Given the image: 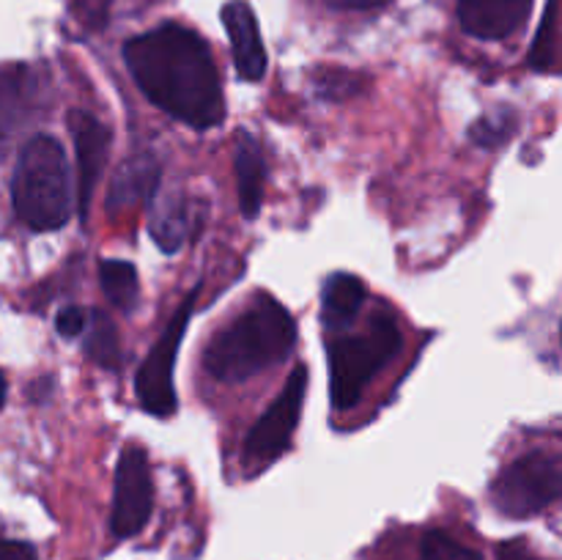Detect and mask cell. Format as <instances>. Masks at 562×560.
Instances as JSON below:
<instances>
[{
  "label": "cell",
  "mask_w": 562,
  "mask_h": 560,
  "mask_svg": "<svg viewBox=\"0 0 562 560\" xmlns=\"http://www.w3.org/2000/svg\"><path fill=\"white\" fill-rule=\"evenodd\" d=\"M420 560H483V555L456 541L445 530H431L420 541Z\"/></svg>",
  "instance_id": "21"
},
{
  "label": "cell",
  "mask_w": 562,
  "mask_h": 560,
  "mask_svg": "<svg viewBox=\"0 0 562 560\" xmlns=\"http://www.w3.org/2000/svg\"><path fill=\"white\" fill-rule=\"evenodd\" d=\"M497 560H543V558H538L525 541H505L503 547L497 549Z\"/></svg>",
  "instance_id": "25"
},
{
  "label": "cell",
  "mask_w": 562,
  "mask_h": 560,
  "mask_svg": "<svg viewBox=\"0 0 562 560\" xmlns=\"http://www.w3.org/2000/svg\"><path fill=\"white\" fill-rule=\"evenodd\" d=\"M362 302H366V285L357 275H333L322 291V324L329 329L349 327L362 311Z\"/></svg>",
  "instance_id": "15"
},
{
  "label": "cell",
  "mask_w": 562,
  "mask_h": 560,
  "mask_svg": "<svg viewBox=\"0 0 562 560\" xmlns=\"http://www.w3.org/2000/svg\"><path fill=\"white\" fill-rule=\"evenodd\" d=\"M55 329H58V335H64V338H77V335L86 329V313L75 305L64 307V311H58V316H55Z\"/></svg>",
  "instance_id": "24"
},
{
  "label": "cell",
  "mask_w": 562,
  "mask_h": 560,
  "mask_svg": "<svg viewBox=\"0 0 562 560\" xmlns=\"http://www.w3.org/2000/svg\"><path fill=\"white\" fill-rule=\"evenodd\" d=\"M560 58V5L558 0H549L547 14H543L541 31L530 49V66L538 71H554Z\"/></svg>",
  "instance_id": "19"
},
{
  "label": "cell",
  "mask_w": 562,
  "mask_h": 560,
  "mask_svg": "<svg viewBox=\"0 0 562 560\" xmlns=\"http://www.w3.org/2000/svg\"><path fill=\"white\" fill-rule=\"evenodd\" d=\"M562 492V464L554 453H527L510 461L492 483L494 508L510 519L547 511Z\"/></svg>",
  "instance_id": "5"
},
{
  "label": "cell",
  "mask_w": 562,
  "mask_h": 560,
  "mask_svg": "<svg viewBox=\"0 0 562 560\" xmlns=\"http://www.w3.org/2000/svg\"><path fill=\"white\" fill-rule=\"evenodd\" d=\"M532 0H459V20L470 36L499 42L521 31Z\"/></svg>",
  "instance_id": "10"
},
{
  "label": "cell",
  "mask_w": 562,
  "mask_h": 560,
  "mask_svg": "<svg viewBox=\"0 0 562 560\" xmlns=\"http://www.w3.org/2000/svg\"><path fill=\"white\" fill-rule=\"evenodd\" d=\"M236 190H239V209L247 220L258 217L263 203V184H267V163H263L261 146L250 132L241 130L236 135L234 148Z\"/></svg>",
  "instance_id": "13"
},
{
  "label": "cell",
  "mask_w": 562,
  "mask_h": 560,
  "mask_svg": "<svg viewBox=\"0 0 562 560\" xmlns=\"http://www.w3.org/2000/svg\"><path fill=\"white\" fill-rule=\"evenodd\" d=\"M223 25L228 33L231 53L241 80L258 82L267 71V49H263L258 20L245 0H231L223 9Z\"/></svg>",
  "instance_id": "11"
},
{
  "label": "cell",
  "mask_w": 562,
  "mask_h": 560,
  "mask_svg": "<svg viewBox=\"0 0 562 560\" xmlns=\"http://www.w3.org/2000/svg\"><path fill=\"white\" fill-rule=\"evenodd\" d=\"M307 393V368L296 366L285 379L283 390L272 401L261 421L250 428L245 443V464L263 467L283 456V450L291 445L294 428L302 417V404Z\"/></svg>",
  "instance_id": "7"
},
{
  "label": "cell",
  "mask_w": 562,
  "mask_h": 560,
  "mask_svg": "<svg viewBox=\"0 0 562 560\" xmlns=\"http://www.w3.org/2000/svg\"><path fill=\"white\" fill-rule=\"evenodd\" d=\"M0 560H36V552L31 544L0 541Z\"/></svg>",
  "instance_id": "26"
},
{
  "label": "cell",
  "mask_w": 562,
  "mask_h": 560,
  "mask_svg": "<svg viewBox=\"0 0 562 560\" xmlns=\"http://www.w3.org/2000/svg\"><path fill=\"white\" fill-rule=\"evenodd\" d=\"M401 329L387 313H373L366 333L329 340V395L335 410H351L371 379L398 355Z\"/></svg>",
  "instance_id": "4"
},
{
  "label": "cell",
  "mask_w": 562,
  "mask_h": 560,
  "mask_svg": "<svg viewBox=\"0 0 562 560\" xmlns=\"http://www.w3.org/2000/svg\"><path fill=\"white\" fill-rule=\"evenodd\" d=\"M362 88V80H355L349 71H338V75H327L324 71L322 80H318V93L329 99H346L351 93H357Z\"/></svg>",
  "instance_id": "23"
},
{
  "label": "cell",
  "mask_w": 562,
  "mask_h": 560,
  "mask_svg": "<svg viewBox=\"0 0 562 560\" xmlns=\"http://www.w3.org/2000/svg\"><path fill=\"white\" fill-rule=\"evenodd\" d=\"M14 212L27 228L55 231L71 214L69 168L64 146L53 135H36L25 143L11 179Z\"/></svg>",
  "instance_id": "3"
},
{
  "label": "cell",
  "mask_w": 562,
  "mask_h": 560,
  "mask_svg": "<svg viewBox=\"0 0 562 560\" xmlns=\"http://www.w3.org/2000/svg\"><path fill=\"white\" fill-rule=\"evenodd\" d=\"M91 322L86 324V355L91 357L97 366L108 368V371H115L121 366V338L119 329H115L113 318L102 311H91L88 313Z\"/></svg>",
  "instance_id": "17"
},
{
  "label": "cell",
  "mask_w": 562,
  "mask_h": 560,
  "mask_svg": "<svg viewBox=\"0 0 562 560\" xmlns=\"http://www.w3.org/2000/svg\"><path fill=\"white\" fill-rule=\"evenodd\" d=\"M5 404V377L0 373V406Z\"/></svg>",
  "instance_id": "28"
},
{
  "label": "cell",
  "mask_w": 562,
  "mask_h": 560,
  "mask_svg": "<svg viewBox=\"0 0 562 560\" xmlns=\"http://www.w3.org/2000/svg\"><path fill=\"white\" fill-rule=\"evenodd\" d=\"M198 289H192L184 296V302L179 305V311L173 313L168 324H165L162 335L154 344L151 355L146 357V362L140 366L135 377V393L137 401L146 412L151 415L165 417L176 412V390H173V368L176 357H179V346L184 340L187 327H190L192 307H195Z\"/></svg>",
  "instance_id": "6"
},
{
  "label": "cell",
  "mask_w": 562,
  "mask_h": 560,
  "mask_svg": "<svg viewBox=\"0 0 562 560\" xmlns=\"http://www.w3.org/2000/svg\"><path fill=\"white\" fill-rule=\"evenodd\" d=\"M36 104V80L22 64L0 66V152Z\"/></svg>",
  "instance_id": "12"
},
{
  "label": "cell",
  "mask_w": 562,
  "mask_h": 560,
  "mask_svg": "<svg viewBox=\"0 0 562 560\" xmlns=\"http://www.w3.org/2000/svg\"><path fill=\"white\" fill-rule=\"evenodd\" d=\"M516 124H519V119H516L514 110L499 108L494 110V113H486L483 119H477L475 124L470 126V137L481 148H497L514 135Z\"/></svg>",
  "instance_id": "20"
},
{
  "label": "cell",
  "mask_w": 562,
  "mask_h": 560,
  "mask_svg": "<svg viewBox=\"0 0 562 560\" xmlns=\"http://www.w3.org/2000/svg\"><path fill=\"white\" fill-rule=\"evenodd\" d=\"M187 201L181 192H168V195L159 198V203L151 212V223H148V231H151L154 242H157L159 250L176 253L187 239Z\"/></svg>",
  "instance_id": "16"
},
{
  "label": "cell",
  "mask_w": 562,
  "mask_h": 560,
  "mask_svg": "<svg viewBox=\"0 0 562 560\" xmlns=\"http://www.w3.org/2000/svg\"><path fill=\"white\" fill-rule=\"evenodd\" d=\"M99 283H102L104 296L113 302L121 311H132L140 294V283H137V269L130 261L121 258H104L99 264Z\"/></svg>",
  "instance_id": "18"
},
{
  "label": "cell",
  "mask_w": 562,
  "mask_h": 560,
  "mask_svg": "<svg viewBox=\"0 0 562 560\" xmlns=\"http://www.w3.org/2000/svg\"><path fill=\"white\" fill-rule=\"evenodd\" d=\"M154 508V478L146 450L126 445L115 467L113 516L110 527L119 538H132L146 527Z\"/></svg>",
  "instance_id": "8"
},
{
  "label": "cell",
  "mask_w": 562,
  "mask_h": 560,
  "mask_svg": "<svg viewBox=\"0 0 562 560\" xmlns=\"http://www.w3.org/2000/svg\"><path fill=\"white\" fill-rule=\"evenodd\" d=\"M333 9H349V11H368L379 9V5H387L390 0H324Z\"/></svg>",
  "instance_id": "27"
},
{
  "label": "cell",
  "mask_w": 562,
  "mask_h": 560,
  "mask_svg": "<svg viewBox=\"0 0 562 560\" xmlns=\"http://www.w3.org/2000/svg\"><path fill=\"white\" fill-rule=\"evenodd\" d=\"M124 60L137 88L170 119L192 130H212L225 119L212 49L190 27L159 25L130 38Z\"/></svg>",
  "instance_id": "1"
},
{
  "label": "cell",
  "mask_w": 562,
  "mask_h": 560,
  "mask_svg": "<svg viewBox=\"0 0 562 560\" xmlns=\"http://www.w3.org/2000/svg\"><path fill=\"white\" fill-rule=\"evenodd\" d=\"M294 344L296 324L291 313L272 296L261 294L241 316L214 335L203 355V368L220 382H245L285 360Z\"/></svg>",
  "instance_id": "2"
},
{
  "label": "cell",
  "mask_w": 562,
  "mask_h": 560,
  "mask_svg": "<svg viewBox=\"0 0 562 560\" xmlns=\"http://www.w3.org/2000/svg\"><path fill=\"white\" fill-rule=\"evenodd\" d=\"M69 135L77 157V206H80V217L86 220L97 181L102 176L104 163H108L110 132L102 121L93 119L86 110H71Z\"/></svg>",
  "instance_id": "9"
},
{
  "label": "cell",
  "mask_w": 562,
  "mask_h": 560,
  "mask_svg": "<svg viewBox=\"0 0 562 560\" xmlns=\"http://www.w3.org/2000/svg\"><path fill=\"white\" fill-rule=\"evenodd\" d=\"M108 11L110 0H71V14L88 31H99V27L108 25Z\"/></svg>",
  "instance_id": "22"
},
{
  "label": "cell",
  "mask_w": 562,
  "mask_h": 560,
  "mask_svg": "<svg viewBox=\"0 0 562 560\" xmlns=\"http://www.w3.org/2000/svg\"><path fill=\"white\" fill-rule=\"evenodd\" d=\"M159 176H162V168H159V159L154 157V154L140 152L135 154V157L126 159V163L119 168V173L113 176V184H110V195H108L110 212L130 209L135 206V203L151 198L159 184Z\"/></svg>",
  "instance_id": "14"
}]
</instances>
